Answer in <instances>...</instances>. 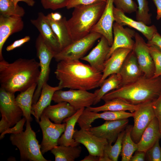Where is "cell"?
Listing matches in <instances>:
<instances>
[{
    "instance_id": "d6986e66",
    "label": "cell",
    "mask_w": 161,
    "mask_h": 161,
    "mask_svg": "<svg viewBox=\"0 0 161 161\" xmlns=\"http://www.w3.org/2000/svg\"><path fill=\"white\" fill-rule=\"evenodd\" d=\"M118 73L121 79V86L134 82L144 75L132 50L126 57Z\"/></svg>"
},
{
    "instance_id": "ba28073f",
    "label": "cell",
    "mask_w": 161,
    "mask_h": 161,
    "mask_svg": "<svg viewBox=\"0 0 161 161\" xmlns=\"http://www.w3.org/2000/svg\"><path fill=\"white\" fill-rule=\"evenodd\" d=\"M38 123L43 134L40 145L41 151L43 154L58 145V140L65 130L66 123H53L43 113L41 116Z\"/></svg>"
},
{
    "instance_id": "b9f144b4",
    "label": "cell",
    "mask_w": 161,
    "mask_h": 161,
    "mask_svg": "<svg viewBox=\"0 0 161 161\" xmlns=\"http://www.w3.org/2000/svg\"><path fill=\"white\" fill-rule=\"evenodd\" d=\"M152 106L155 117L158 121L161 133V93L157 98L152 103Z\"/></svg>"
},
{
    "instance_id": "4dcf8cb0",
    "label": "cell",
    "mask_w": 161,
    "mask_h": 161,
    "mask_svg": "<svg viewBox=\"0 0 161 161\" xmlns=\"http://www.w3.org/2000/svg\"><path fill=\"white\" fill-rule=\"evenodd\" d=\"M51 151L55 156V161H74L80 157L81 148L78 145H59L55 147Z\"/></svg>"
},
{
    "instance_id": "7bdbcfd3",
    "label": "cell",
    "mask_w": 161,
    "mask_h": 161,
    "mask_svg": "<svg viewBox=\"0 0 161 161\" xmlns=\"http://www.w3.org/2000/svg\"><path fill=\"white\" fill-rule=\"evenodd\" d=\"M106 0H69L66 6L67 9H70L79 6L90 5L99 1H105Z\"/></svg>"
},
{
    "instance_id": "3957f363",
    "label": "cell",
    "mask_w": 161,
    "mask_h": 161,
    "mask_svg": "<svg viewBox=\"0 0 161 161\" xmlns=\"http://www.w3.org/2000/svg\"><path fill=\"white\" fill-rule=\"evenodd\" d=\"M161 93V76L148 78L145 76L130 83L122 86L105 95L104 101L120 98L134 105L152 102Z\"/></svg>"
},
{
    "instance_id": "9c48e42d",
    "label": "cell",
    "mask_w": 161,
    "mask_h": 161,
    "mask_svg": "<svg viewBox=\"0 0 161 161\" xmlns=\"http://www.w3.org/2000/svg\"><path fill=\"white\" fill-rule=\"evenodd\" d=\"M96 95L86 90L70 89L64 91L61 89L54 93L52 100L55 103L66 102L73 106L77 111L88 108L93 104Z\"/></svg>"
},
{
    "instance_id": "484cf974",
    "label": "cell",
    "mask_w": 161,
    "mask_h": 161,
    "mask_svg": "<svg viewBox=\"0 0 161 161\" xmlns=\"http://www.w3.org/2000/svg\"><path fill=\"white\" fill-rule=\"evenodd\" d=\"M60 89L58 86H52L47 83L43 85L39 98L37 103L32 105L31 109V114L35 117L37 123H39L44 110L50 105L55 92Z\"/></svg>"
},
{
    "instance_id": "e575fe53",
    "label": "cell",
    "mask_w": 161,
    "mask_h": 161,
    "mask_svg": "<svg viewBox=\"0 0 161 161\" xmlns=\"http://www.w3.org/2000/svg\"><path fill=\"white\" fill-rule=\"evenodd\" d=\"M125 132V129L119 134L113 145L108 143L105 148L103 155L108 157L111 161L118 160L121 151L122 140Z\"/></svg>"
},
{
    "instance_id": "83f0119b",
    "label": "cell",
    "mask_w": 161,
    "mask_h": 161,
    "mask_svg": "<svg viewBox=\"0 0 161 161\" xmlns=\"http://www.w3.org/2000/svg\"><path fill=\"white\" fill-rule=\"evenodd\" d=\"M103 105L97 107H89L85 109L88 111L98 112L104 111H126L131 112H134L139 105L131 104L127 101L120 98H115L106 101Z\"/></svg>"
},
{
    "instance_id": "f907efd6",
    "label": "cell",
    "mask_w": 161,
    "mask_h": 161,
    "mask_svg": "<svg viewBox=\"0 0 161 161\" xmlns=\"http://www.w3.org/2000/svg\"><path fill=\"white\" fill-rule=\"evenodd\" d=\"M15 4L17 5L19 1H22L25 3L28 6L30 7L33 6L35 3L34 0H12Z\"/></svg>"
},
{
    "instance_id": "ab89813d",
    "label": "cell",
    "mask_w": 161,
    "mask_h": 161,
    "mask_svg": "<svg viewBox=\"0 0 161 161\" xmlns=\"http://www.w3.org/2000/svg\"><path fill=\"white\" fill-rule=\"evenodd\" d=\"M69 0H41L43 7L45 9L53 10L66 7Z\"/></svg>"
},
{
    "instance_id": "9a60e30c",
    "label": "cell",
    "mask_w": 161,
    "mask_h": 161,
    "mask_svg": "<svg viewBox=\"0 0 161 161\" xmlns=\"http://www.w3.org/2000/svg\"><path fill=\"white\" fill-rule=\"evenodd\" d=\"M114 0H106L104 10L91 32L98 33L105 38L111 46L113 40V26L114 21L113 13Z\"/></svg>"
},
{
    "instance_id": "30bf717a",
    "label": "cell",
    "mask_w": 161,
    "mask_h": 161,
    "mask_svg": "<svg viewBox=\"0 0 161 161\" xmlns=\"http://www.w3.org/2000/svg\"><path fill=\"white\" fill-rule=\"evenodd\" d=\"M15 93L0 88V111L1 118L6 120L10 127L14 126L21 119L22 111L17 105Z\"/></svg>"
},
{
    "instance_id": "681fc988",
    "label": "cell",
    "mask_w": 161,
    "mask_h": 161,
    "mask_svg": "<svg viewBox=\"0 0 161 161\" xmlns=\"http://www.w3.org/2000/svg\"><path fill=\"white\" fill-rule=\"evenodd\" d=\"M99 157L91 154L84 157L80 161H99Z\"/></svg>"
},
{
    "instance_id": "52a82bcc",
    "label": "cell",
    "mask_w": 161,
    "mask_h": 161,
    "mask_svg": "<svg viewBox=\"0 0 161 161\" xmlns=\"http://www.w3.org/2000/svg\"><path fill=\"white\" fill-rule=\"evenodd\" d=\"M101 36L98 33L91 32L85 37L73 41L56 53L54 58L58 62L63 60H79Z\"/></svg>"
},
{
    "instance_id": "8d00e7d4",
    "label": "cell",
    "mask_w": 161,
    "mask_h": 161,
    "mask_svg": "<svg viewBox=\"0 0 161 161\" xmlns=\"http://www.w3.org/2000/svg\"><path fill=\"white\" fill-rule=\"evenodd\" d=\"M148 44L149 52L153 59L155 67L154 75L153 77L156 78L160 76L161 51L155 45Z\"/></svg>"
},
{
    "instance_id": "f35d334b",
    "label": "cell",
    "mask_w": 161,
    "mask_h": 161,
    "mask_svg": "<svg viewBox=\"0 0 161 161\" xmlns=\"http://www.w3.org/2000/svg\"><path fill=\"white\" fill-rule=\"evenodd\" d=\"M158 139L154 145L146 152V155L150 161H161V147Z\"/></svg>"
},
{
    "instance_id": "7dc6e473",
    "label": "cell",
    "mask_w": 161,
    "mask_h": 161,
    "mask_svg": "<svg viewBox=\"0 0 161 161\" xmlns=\"http://www.w3.org/2000/svg\"><path fill=\"white\" fill-rule=\"evenodd\" d=\"M157 7L156 18L159 20L161 18V0H152Z\"/></svg>"
},
{
    "instance_id": "1f68e13d",
    "label": "cell",
    "mask_w": 161,
    "mask_h": 161,
    "mask_svg": "<svg viewBox=\"0 0 161 161\" xmlns=\"http://www.w3.org/2000/svg\"><path fill=\"white\" fill-rule=\"evenodd\" d=\"M121 78L118 73L109 75L102 82L100 86V88L94 92L96 97L93 105L99 103L107 93L119 88L121 86Z\"/></svg>"
},
{
    "instance_id": "8992f818",
    "label": "cell",
    "mask_w": 161,
    "mask_h": 161,
    "mask_svg": "<svg viewBox=\"0 0 161 161\" xmlns=\"http://www.w3.org/2000/svg\"><path fill=\"white\" fill-rule=\"evenodd\" d=\"M36 54L39 60L40 73L35 92L32 105L35 104L40 96L42 86L49 80L50 72V65L56 53L39 34L35 42Z\"/></svg>"
},
{
    "instance_id": "5b68a950",
    "label": "cell",
    "mask_w": 161,
    "mask_h": 161,
    "mask_svg": "<svg viewBox=\"0 0 161 161\" xmlns=\"http://www.w3.org/2000/svg\"><path fill=\"white\" fill-rule=\"evenodd\" d=\"M10 140L12 144L18 149L21 161H49L43 156L40 145L30 122H26L24 131L18 134H11Z\"/></svg>"
},
{
    "instance_id": "e0dca14e",
    "label": "cell",
    "mask_w": 161,
    "mask_h": 161,
    "mask_svg": "<svg viewBox=\"0 0 161 161\" xmlns=\"http://www.w3.org/2000/svg\"><path fill=\"white\" fill-rule=\"evenodd\" d=\"M113 40L107 56L108 59L116 49L126 48L132 50L134 48L135 41L133 39L136 32L128 28H124L116 22L113 26Z\"/></svg>"
},
{
    "instance_id": "44dd1931",
    "label": "cell",
    "mask_w": 161,
    "mask_h": 161,
    "mask_svg": "<svg viewBox=\"0 0 161 161\" xmlns=\"http://www.w3.org/2000/svg\"><path fill=\"white\" fill-rule=\"evenodd\" d=\"M113 13L115 22L123 26H127L138 31L148 41H150L154 33L157 31L155 25L148 26L141 21L134 20L126 16L124 13L114 6Z\"/></svg>"
},
{
    "instance_id": "ac0fdd59",
    "label": "cell",
    "mask_w": 161,
    "mask_h": 161,
    "mask_svg": "<svg viewBox=\"0 0 161 161\" xmlns=\"http://www.w3.org/2000/svg\"><path fill=\"white\" fill-rule=\"evenodd\" d=\"M110 47L107 39L102 36L97 45L88 55L81 59L87 62L97 72L102 73Z\"/></svg>"
},
{
    "instance_id": "bcb514c9",
    "label": "cell",
    "mask_w": 161,
    "mask_h": 161,
    "mask_svg": "<svg viewBox=\"0 0 161 161\" xmlns=\"http://www.w3.org/2000/svg\"><path fill=\"white\" fill-rule=\"evenodd\" d=\"M146 155V152L137 150L134 155L132 156L130 161H145Z\"/></svg>"
},
{
    "instance_id": "4316f807",
    "label": "cell",
    "mask_w": 161,
    "mask_h": 161,
    "mask_svg": "<svg viewBox=\"0 0 161 161\" xmlns=\"http://www.w3.org/2000/svg\"><path fill=\"white\" fill-rule=\"evenodd\" d=\"M85 109L82 108L77 110L72 116L65 119L63 120V122L66 123V127L64 134L58 140V145L72 146L79 145V143H77L73 137L75 131V127Z\"/></svg>"
},
{
    "instance_id": "603a6c76",
    "label": "cell",
    "mask_w": 161,
    "mask_h": 161,
    "mask_svg": "<svg viewBox=\"0 0 161 161\" xmlns=\"http://www.w3.org/2000/svg\"><path fill=\"white\" fill-rule=\"evenodd\" d=\"M131 51L127 49L120 48L114 51L105 62L100 86L109 75L119 73L125 59Z\"/></svg>"
},
{
    "instance_id": "f546056e",
    "label": "cell",
    "mask_w": 161,
    "mask_h": 161,
    "mask_svg": "<svg viewBox=\"0 0 161 161\" xmlns=\"http://www.w3.org/2000/svg\"><path fill=\"white\" fill-rule=\"evenodd\" d=\"M37 84L34 83L25 91L20 92L15 98L17 105L22 111L23 116L26 119V122H31L32 120L31 115L32 99Z\"/></svg>"
},
{
    "instance_id": "4fadbf2b",
    "label": "cell",
    "mask_w": 161,
    "mask_h": 161,
    "mask_svg": "<svg viewBox=\"0 0 161 161\" xmlns=\"http://www.w3.org/2000/svg\"><path fill=\"white\" fill-rule=\"evenodd\" d=\"M134 38L135 44L132 50L135 54L140 66L144 76L148 78L153 77L155 67L148 44L137 32L135 33Z\"/></svg>"
},
{
    "instance_id": "60d3db41",
    "label": "cell",
    "mask_w": 161,
    "mask_h": 161,
    "mask_svg": "<svg viewBox=\"0 0 161 161\" xmlns=\"http://www.w3.org/2000/svg\"><path fill=\"white\" fill-rule=\"evenodd\" d=\"M26 121L27 120L25 117L21 118L14 126L8 129L1 133L0 136V140L2 139L6 134H16L21 133L23 131V127Z\"/></svg>"
},
{
    "instance_id": "836d02e7",
    "label": "cell",
    "mask_w": 161,
    "mask_h": 161,
    "mask_svg": "<svg viewBox=\"0 0 161 161\" xmlns=\"http://www.w3.org/2000/svg\"><path fill=\"white\" fill-rule=\"evenodd\" d=\"M0 13L5 16H14L22 17L25 11L18 4L15 5L12 0H0Z\"/></svg>"
},
{
    "instance_id": "d6a6232c",
    "label": "cell",
    "mask_w": 161,
    "mask_h": 161,
    "mask_svg": "<svg viewBox=\"0 0 161 161\" xmlns=\"http://www.w3.org/2000/svg\"><path fill=\"white\" fill-rule=\"evenodd\" d=\"M132 127L128 125L125 129L121 152L122 161H130L134 153L138 149L137 143L133 141L131 136Z\"/></svg>"
},
{
    "instance_id": "f1b7e54d",
    "label": "cell",
    "mask_w": 161,
    "mask_h": 161,
    "mask_svg": "<svg viewBox=\"0 0 161 161\" xmlns=\"http://www.w3.org/2000/svg\"><path fill=\"white\" fill-rule=\"evenodd\" d=\"M46 18L58 39L61 50L73 41L67 27L66 17L58 21H53L46 16Z\"/></svg>"
},
{
    "instance_id": "6da1fadb",
    "label": "cell",
    "mask_w": 161,
    "mask_h": 161,
    "mask_svg": "<svg viewBox=\"0 0 161 161\" xmlns=\"http://www.w3.org/2000/svg\"><path fill=\"white\" fill-rule=\"evenodd\" d=\"M40 73L39 63L34 59L19 58L11 63L0 60L1 87L10 92H22L37 84Z\"/></svg>"
},
{
    "instance_id": "5bb4252c",
    "label": "cell",
    "mask_w": 161,
    "mask_h": 161,
    "mask_svg": "<svg viewBox=\"0 0 161 161\" xmlns=\"http://www.w3.org/2000/svg\"><path fill=\"white\" fill-rule=\"evenodd\" d=\"M133 113L125 111H104L98 113L84 109L77 123L81 129L89 130L92 123L96 119L100 118L106 120H115L128 119L133 117Z\"/></svg>"
},
{
    "instance_id": "d590c367",
    "label": "cell",
    "mask_w": 161,
    "mask_h": 161,
    "mask_svg": "<svg viewBox=\"0 0 161 161\" xmlns=\"http://www.w3.org/2000/svg\"><path fill=\"white\" fill-rule=\"evenodd\" d=\"M138 7L136 12L137 20L141 21L147 25L151 23V15L149 13L148 3L147 0H137Z\"/></svg>"
},
{
    "instance_id": "cb8c5ba5",
    "label": "cell",
    "mask_w": 161,
    "mask_h": 161,
    "mask_svg": "<svg viewBox=\"0 0 161 161\" xmlns=\"http://www.w3.org/2000/svg\"><path fill=\"white\" fill-rule=\"evenodd\" d=\"M77 111L69 103L64 101L53 105H49L42 113L54 123L61 124L66 118L71 116Z\"/></svg>"
},
{
    "instance_id": "277c9868",
    "label": "cell",
    "mask_w": 161,
    "mask_h": 161,
    "mask_svg": "<svg viewBox=\"0 0 161 161\" xmlns=\"http://www.w3.org/2000/svg\"><path fill=\"white\" fill-rule=\"evenodd\" d=\"M106 4L99 1L87 5L76 7L66 25L73 41L86 36L100 19Z\"/></svg>"
},
{
    "instance_id": "d4e9b609",
    "label": "cell",
    "mask_w": 161,
    "mask_h": 161,
    "mask_svg": "<svg viewBox=\"0 0 161 161\" xmlns=\"http://www.w3.org/2000/svg\"><path fill=\"white\" fill-rule=\"evenodd\" d=\"M161 137L159 123L155 117L145 130L137 143V150L146 152Z\"/></svg>"
},
{
    "instance_id": "7c38bea8",
    "label": "cell",
    "mask_w": 161,
    "mask_h": 161,
    "mask_svg": "<svg viewBox=\"0 0 161 161\" xmlns=\"http://www.w3.org/2000/svg\"><path fill=\"white\" fill-rule=\"evenodd\" d=\"M73 137L77 143L85 147L89 154L100 157L103 156L105 148L109 143L106 139L83 129L75 130Z\"/></svg>"
},
{
    "instance_id": "ee69618b",
    "label": "cell",
    "mask_w": 161,
    "mask_h": 161,
    "mask_svg": "<svg viewBox=\"0 0 161 161\" xmlns=\"http://www.w3.org/2000/svg\"><path fill=\"white\" fill-rule=\"evenodd\" d=\"M30 39V36H27L21 39L16 40L13 43L7 46L6 48V50L7 51L12 50L21 46L24 43L28 42Z\"/></svg>"
},
{
    "instance_id": "f6af8a7d",
    "label": "cell",
    "mask_w": 161,
    "mask_h": 161,
    "mask_svg": "<svg viewBox=\"0 0 161 161\" xmlns=\"http://www.w3.org/2000/svg\"><path fill=\"white\" fill-rule=\"evenodd\" d=\"M147 43L155 45L161 51V36L157 31L154 33L150 41H148Z\"/></svg>"
},
{
    "instance_id": "8fae6325",
    "label": "cell",
    "mask_w": 161,
    "mask_h": 161,
    "mask_svg": "<svg viewBox=\"0 0 161 161\" xmlns=\"http://www.w3.org/2000/svg\"><path fill=\"white\" fill-rule=\"evenodd\" d=\"M152 103L139 105L133 113L134 124L131 133L133 141L137 143L145 130L155 117Z\"/></svg>"
},
{
    "instance_id": "7a4b0ae2",
    "label": "cell",
    "mask_w": 161,
    "mask_h": 161,
    "mask_svg": "<svg viewBox=\"0 0 161 161\" xmlns=\"http://www.w3.org/2000/svg\"><path fill=\"white\" fill-rule=\"evenodd\" d=\"M55 74L61 89L64 88L86 91L93 89L100 86L102 76V72L79 60L58 62Z\"/></svg>"
},
{
    "instance_id": "74e56055",
    "label": "cell",
    "mask_w": 161,
    "mask_h": 161,
    "mask_svg": "<svg viewBox=\"0 0 161 161\" xmlns=\"http://www.w3.org/2000/svg\"><path fill=\"white\" fill-rule=\"evenodd\" d=\"M115 7L124 13H131L136 12L138 7L133 0H114Z\"/></svg>"
},
{
    "instance_id": "ffe728a7",
    "label": "cell",
    "mask_w": 161,
    "mask_h": 161,
    "mask_svg": "<svg viewBox=\"0 0 161 161\" xmlns=\"http://www.w3.org/2000/svg\"><path fill=\"white\" fill-rule=\"evenodd\" d=\"M24 23L22 17L16 16L0 15V60L4 58L2 50L4 44L12 34L22 30Z\"/></svg>"
},
{
    "instance_id": "7402d4cb",
    "label": "cell",
    "mask_w": 161,
    "mask_h": 161,
    "mask_svg": "<svg viewBox=\"0 0 161 161\" xmlns=\"http://www.w3.org/2000/svg\"><path fill=\"white\" fill-rule=\"evenodd\" d=\"M30 21L37 28L40 34L56 54L60 51L61 49L58 39L47 21L46 16L43 13L40 12L37 18L31 20Z\"/></svg>"
},
{
    "instance_id": "c3c4849f",
    "label": "cell",
    "mask_w": 161,
    "mask_h": 161,
    "mask_svg": "<svg viewBox=\"0 0 161 161\" xmlns=\"http://www.w3.org/2000/svg\"><path fill=\"white\" fill-rule=\"evenodd\" d=\"M46 16L50 19L55 21H60L63 18L61 14L58 12L51 13Z\"/></svg>"
},
{
    "instance_id": "2e32d148",
    "label": "cell",
    "mask_w": 161,
    "mask_h": 161,
    "mask_svg": "<svg viewBox=\"0 0 161 161\" xmlns=\"http://www.w3.org/2000/svg\"><path fill=\"white\" fill-rule=\"evenodd\" d=\"M129 122L128 119L106 120L102 125L91 127L89 131L95 135L106 139L109 143L116 141L119 134L124 130Z\"/></svg>"
}]
</instances>
